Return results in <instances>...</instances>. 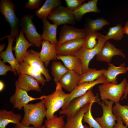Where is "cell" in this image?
Segmentation results:
<instances>
[{
	"instance_id": "cell-15",
	"label": "cell",
	"mask_w": 128,
	"mask_h": 128,
	"mask_svg": "<svg viewBox=\"0 0 128 128\" xmlns=\"http://www.w3.org/2000/svg\"><path fill=\"white\" fill-rule=\"evenodd\" d=\"M119 55L125 58V55L120 49L117 48L108 40L106 41L102 49L96 55L97 60L110 63L112 57Z\"/></svg>"
},
{
	"instance_id": "cell-12",
	"label": "cell",
	"mask_w": 128,
	"mask_h": 128,
	"mask_svg": "<svg viewBox=\"0 0 128 128\" xmlns=\"http://www.w3.org/2000/svg\"><path fill=\"white\" fill-rule=\"evenodd\" d=\"M24 62L41 73L45 76L46 82H49L51 80L49 70L45 67L44 63L40 59L39 52L37 51L29 50L24 58Z\"/></svg>"
},
{
	"instance_id": "cell-16",
	"label": "cell",
	"mask_w": 128,
	"mask_h": 128,
	"mask_svg": "<svg viewBox=\"0 0 128 128\" xmlns=\"http://www.w3.org/2000/svg\"><path fill=\"white\" fill-rule=\"evenodd\" d=\"M34 46L26 39L23 32L20 29L19 35L16 38L15 45L12 48L14 51L16 58L19 64L24 62L28 48Z\"/></svg>"
},
{
	"instance_id": "cell-8",
	"label": "cell",
	"mask_w": 128,
	"mask_h": 128,
	"mask_svg": "<svg viewBox=\"0 0 128 128\" xmlns=\"http://www.w3.org/2000/svg\"><path fill=\"white\" fill-rule=\"evenodd\" d=\"M107 83L109 82L106 78L103 75L94 81L84 82L78 85L72 91L68 94L61 109L66 108L73 99L83 95L96 85Z\"/></svg>"
},
{
	"instance_id": "cell-45",
	"label": "cell",
	"mask_w": 128,
	"mask_h": 128,
	"mask_svg": "<svg viewBox=\"0 0 128 128\" xmlns=\"http://www.w3.org/2000/svg\"><path fill=\"white\" fill-rule=\"evenodd\" d=\"M6 46V45L4 44H2L0 45V52L1 53L2 51L4 48Z\"/></svg>"
},
{
	"instance_id": "cell-47",
	"label": "cell",
	"mask_w": 128,
	"mask_h": 128,
	"mask_svg": "<svg viewBox=\"0 0 128 128\" xmlns=\"http://www.w3.org/2000/svg\"></svg>"
},
{
	"instance_id": "cell-2",
	"label": "cell",
	"mask_w": 128,
	"mask_h": 128,
	"mask_svg": "<svg viewBox=\"0 0 128 128\" xmlns=\"http://www.w3.org/2000/svg\"><path fill=\"white\" fill-rule=\"evenodd\" d=\"M68 94L65 93L59 82L56 84L55 91L45 96L43 99L46 110V117L49 120L53 118L54 114L63 106Z\"/></svg>"
},
{
	"instance_id": "cell-44",
	"label": "cell",
	"mask_w": 128,
	"mask_h": 128,
	"mask_svg": "<svg viewBox=\"0 0 128 128\" xmlns=\"http://www.w3.org/2000/svg\"><path fill=\"white\" fill-rule=\"evenodd\" d=\"M4 87V82L1 81H0V91H1L3 89Z\"/></svg>"
},
{
	"instance_id": "cell-37",
	"label": "cell",
	"mask_w": 128,
	"mask_h": 128,
	"mask_svg": "<svg viewBox=\"0 0 128 128\" xmlns=\"http://www.w3.org/2000/svg\"><path fill=\"white\" fill-rule=\"evenodd\" d=\"M67 8L73 11L81 5L84 0H65Z\"/></svg>"
},
{
	"instance_id": "cell-3",
	"label": "cell",
	"mask_w": 128,
	"mask_h": 128,
	"mask_svg": "<svg viewBox=\"0 0 128 128\" xmlns=\"http://www.w3.org/2000/svg\"><path fill=\"white\" fill-rule=\"evenodd\" d=\"M14 5L10 0H1L0 2V11L6 21L9 24L11 29L10 34L0 38V41L9 37L16 38L19 33L20 20L17 17L14 11Z\"/></svg>"
},
{
	"instance_id": "cell-6",
	"label": "cell",
	"mask_w": 128,
	"mask_h": 128,
	"mask_svg": "<svg viewBox=\"0 0 128 128\" xmlns=\"http://www.w3.org/2000/svg\"><path fill=\"white\" fill-rule=\"evenodd\" d=\"M104 35L100 34L97 38V42L95 46L91 49H87L83 46L74 55L80 60L82 66V73L89 69V62L93 57L100 51L106 41Z\"/></svg>"
},
{
	"instance_id": "cell-21",
	"label": "cell",
	"mask_w": 128,
	"mask_h": 128,
	"mask_svg": "<svg viewBox=\"0 0 128 128\" xmlns=\"http://www.w3.org/2000/svg\"><path fill=\"white\" fill-rule=\"evenodd\" d=\"M57 59L61 60L69 70L80 75L82 73V66L80 59L74 55H57Z\"/></svg>"
},
{
	"instance_id": "cell-11",
	"label": "cell",
	"mask_w": 128,
	"mask_h": 128,
	"mask_svg": "<svg viewBox=\"0 0 128 128\" xmlns=\"http://www.w3.org/2000/svg\"><path fill=\"white\" fill-rule=\"evenodd\" d=\"M15 93L10 98V101L13 106V108H17L21 110L31 101L44 98L45 95L38 98L32 97L28 95L27 92L19 88L17 81L15 82Z\"/></svg>"
},
{
	"instance_id": "cell-7",
	"label": "cell",
	"mask_w": 128,
	"mask_h": 128,
	"mask_svg": "<svg viewBox=\"0 0 128 128\" xmlns=\"http://www.w3.org/2000/svg\"><path fill=\"white\" fill-rule=\"evenodd\" d=\"M33 18L32 15L23 16L20 20V29L25 34L29 42L40 48L42 41L41 35L37 32L32 22Z\"/></svg>"
},
{
	"instance_id": "cell-30",
	"label": "cell",
	"mask_w": 128,
	"mask_h": 128,
	"mask_svg": "<svg viewBox=\"0 0 128 128\" xmlns=\"http://www.w3.org/2000/svg\"><path fill=\"white\" fill-rule=\"evenodd\" d=\"M106 70L105 69L96 70L89 68L87 71L82 73L80 75V79L78 85L84 82H92L96 80L103 75Z\"/></svg>"
},
{
	"instance_id": "cell-18",
	"label": "cell",
	"mask_w": 128,
	"mask_h": 128,
	"mask_svg": "<svg viewBox=\"0 0 128 128\" xmlns=\"http://www.w3.org/2000/svg\"><path fill=\"white\" fill-rule=\"evenodd\" d=\"M42 48L39 55L41 60L44 63L46 68L47 67L51 60H56L57 55L56 45L47 41H42Z\"/></svg>"
},
{
	"instance_id": "cell-36",
	"label": "cell",
	"mask_w": 128,
	"mask_h": 128,
	"mask_svg": "<svg viewBox=\"0 0 128 128\" xmlns=\"http://www.w3.org/2000/svg\"><path fill=\"white\" fill-rule=\"evenodd\" d=\"M100 34L97 32L87 33L86 42L83 46L89 49L94 48L97 43L96 39Z\"/></svg>"
},
{
	"instance_id": "cell-43",
	"label": "cell",
	"mask_w": 128,
	"mask_h": 128,
	"mask_svg": "<svg viewBox=\"0 0 128 128\" xmlns=\"http://www.w3.org/2000/svg\"><path fill=\"white\" fill-rule=\"evenodd\" d=\"M123 28V33L128 35V21H127L125 25Z\"/></svg>"
},
{
	"instance_id": "cell-28",
	"label": "cell",
	"mask_w": 128,
	"mask_h": 128,
	"mask_svg": "<svg viewBox=\"0 0 128 128\" xmlns=\"http://www.w3.org/2000/svg\"><path fill=\"white\" fill-rule=\"evenodd\" d=\"M19 71L21 73L27 75L34 78L39 84L43 86L45 85L46 82L41 73L24 62L20 63Z\"/></svg>"
},
{
	"instance_id": "cell-38",
	"label": "cell",
	"mask_w": 128,
	"mask_h": 128,
	"mask_svg": "<svg viewBox=\"0 0 128 128\" xmlns=\"http://www.w3.org/2000/svg\"><path fill=\"white\" fill-rule=\"evenodd\" d=\"M43 1L41 0H29L28 2L26 4L25 8L31 9H38L42 4Z\"/></svg>"
},
{
	"instance_id": "cell-24",
	"label": "cell",
	"mask_w": 128,
	"mask_h": 128,
	"mask_svg": "<svg viewBox=\"0 0 128 128\" xmlns=\"http://www.w3.org/2000/svg\"><path fill=\"white\" fill-rule=\"evenodd\" d=\"M98 0H92L84 3L78 8L73 11L75 19L79 20L86 14L90 12L99 13L100 10L98 8L97 4Z\"/></svg>"
},
{
	"instance_id": "cell-31",
	"label": "cell",
	"mask_w": 128,
	"mask_h": 128,
	"mask_svg": "<svg viewBox=\"0 0 128 128\" xmlns=\"http://www.w3.org/2000/svg\"><path fill=\"white\" fill-rule=\"evenodd\" d=\"M110 24V23L106 19L99 18L90 20L84 29L87 33L97 32L101 30L104 26Z\"/></svg>"
},
{
	"instance_id": "cell-5",
	"label": "cell",
	"mask_w": 128,
	"mask_h": 128,
	"mask_svg": "<svg viewBox=\"0 0 128 128\" xmlns=\"http://www.w3.org/2000/svg\"><path fill=\"white\" fill-rule=\"evenodd\" d=\"M92 88L89 90L82 96L73 99L67 107L59 111V114L71 117L76 114L79 110L85 105L96 101V97L92 91Z\"/></svg>"
},
{
	"instance_id": "cell-41",
	"label": "cell",
	"mask_w": 128,
	"mask_h": 128,
	"mask_svg": "<svg viewBox=\"0 0 128 128\" xmlns=\"http://www.w3.org/2000/svg\"><path fill=\"white\" fill-rule=\"evenodd\" d=\"M14 128H35L34 127H31L29 126H27L22 125L21 124L20 122L18 124L16 125L14 127ZM40 128H46V127L45 125H43Z\"/></svg>"
},
{
	"instance_id": "cell-19",
	"label": "cell",
	"mask_w": 128,
	"mask_h": 128,
	"mask_svg": "<svg viewBox=\"0 0 128 128\" xmlns=\"http://www.w3.org/2000/svg\"><path fill=\"white\" fill-rule=\"evenodd\" d=\"M17 82L19 88L26 91H34L40 92L41 91L39 83L32 76L20 73Z\"/></svg>"
},
{
	"instance_id": "cell-22",
	"label": "cell",
	"mask_w": 128,
	"mask_h": 128,
	"mask_svg": "<svg viewBox=\"0 0 128 128\" xmlns=\"http://www.w3.org/2000/svg\"><path fill=\"white\" fill-rule=\"evenodd\" d=\"M90 105V104L84 106L73 116L67 117L66 121L63 128H85L82 122L83 117L88 110Z\"/></svg>"
},
{
	"instance_id": "cell-20",
	"label": "cell",
	"mask_w": 128,
	"mask_h": 128,
	"mask_svg": "<svg viewBox=\"0 0 128 128\" xmlns=\"http://www.w3.org/2000/svg\"><path fill=\"white\" fill-rule=\"evenodd\" d=\"M42 21L43 32L41 35V37L42 41H48L51 44L56 45L58 42L56 37L58 26L50 23L47 18L42 19Z\"/></svg>"
},
{
	"instance_id": "cell-40",
	"label": "cell",
	"mask_w": 128,
	"mask_h": 128,
	"mask_svg": "<svg viewBox=\"0 0 128 128\" xmlns=\"http://www.w3.org/2000/svg\"><path fill=\"white\" fill-rule=\"evenodd\" d=\"M117 122L114 128H128L123 124L121 119L119 117H117Z\"/></svg>"
},
{
	"instance_id": "cell-46",
	"label": "cell",
	"mask_w": 128,
	"mask_h": 128,
	"mask_svg": "<svg viewBox=\"0 0 128 128\" xmlns=\"http://www.w3.org/2000/svg\"><path fill=\"white\" fill-rule=\"evenodd\" d=\"M85 128H93L91 127H90L89 126H88L87 125H84Z\"/></svg>"
},
{
	"instance_id": "cell-27",
	"label": "cell",
	"mask_w": 128,
	"mask_h": 128,
	"mask_svg": "<svg viewBox=\"0 0 128 128\" xmlns=\"http://www.w3.org/2000/svg\"><path fill=\"white\" fill-rule=\"evenodd\" d=\"M61 3V0H46L35 13L38 18L42 19L47 18L53 11L60 5Z\"/></svg>"
},
{
	"instance_id": "cell-35",
	"label": "cell",
	"mask_w": 128,
	"mask_h": 128,
	"mask_svg": "<svg viewBox=\"0 0 128 128\" xmlns=\"http://www.w3.org/2000/svg\"><path fill=\"white\" fill-rule=\"evenodd\" d=\"M64 116L57 117L55 115L51 119L46 120L45 126L46 128H63L65 124L64 117Z\"/></svg>"
},
{
	"instance_id": "cell-42",
	"label": "cell",
	"mask_w": 128,
	"mask_h": 128,
	"mask_svg": "<svg viewBox=\"0 0 128 128\" xmlns=\"http://www.w3.org/2000/svg\"><path fill=\"white\" fill-rule=\"evenodd\" d=\"M127 71H128V66L126 67ZM128 95V82L127 83L126 88L124 92L123 96L121 99V100H122L123 99H126L127 98V96Z\"/></svg>"
},
{
	"instance_id": "cell-14",
	"label": "cell",
	"mask_w": 128,
	"mask_h": 128,
	"mask_svg": "<svg viewBox=\"0 0 128 128\" xmlns=\"http://www.w3.org/2000/svg\"><path fill=\"white\" fill-rule=\"evenodd\" d=\"M86 41L85 38L76 39L56 46L57 55L75 56V54L84 46Z\"/></svg>"
},
{
	"instance_id": "cell-17",
	"label": "cell",
	"mask_w": 128,
	"mask_h": 128,
	"mask_svg": "<svg viewBox=\"0 0 128 128\" xmlns=\"http://www.w3.org/2000/svg\"><path fill=\"white\" fill-rule=\"evenodd\" d=\"M7 38L8 41V46L5 51L0 53V58L2 59L4 63L7 62L10 64L14 70V74L16 76L20 73L19 71L20 64L14 57L12 52V44L15 38L11 36Z\"/></svg>"
},
{
	"instance_id": "cell-23",
	"label": "cell",
	"mask_w": 128,
	"mask_h": 128,
	"mask_svg": "<svg viewBox=\"0 0 128 128\" xmlns=\"http://www.w3.org/2000/svg\"><path fill=\"white\" fill-rule=\"evenodd\" d=\"M80 79V75L73 71L69 70L62 77L59 82L62 88L70 92L78 85Z\"/></svg>"
},
{
	"instance_id": "cell-33",
	"label": "cell",
	"mask_w": 128,
	"mask_h": 128,
	"mask_svg": "<svg viewBox=\"0 0 128 128\" xmlns=\"http://www.w3.org/2000/svg\"><path fill=\"white\" fill-rule=\"evenodd\" d=\"M123 28L121 24L118 23L115 26L110 27L107 34L104 36L106 41L110 39L120 40L123 37Z\"/></svg>"
},
{
	"instance_id": "cell-10",
	"label": "cell",
	"mask_w": 128,
	"mask_h": 128,
	"mask_svg": "<svg viewBox=\"0 0 128 128\" xmlns=\"http://www.w3.org/2000/svg\"><path fill=\"white\" fill-rule=\"evenodd\" d=\"M47 18L58 26L65 24H73L75 23L73 11L61 5L56 8Z\"/></svg>"
},
{
	"instance_id": "cell-34",
	"label": "cell",
	"mask_w": 128,
	"mask_h": 128,
	"mask_svg": "<svg viewBox=\"0 0 128 128\" xmlns=\"http://www.w3.org/2000/svg\"><path fill=\"white\" fill-rule=\"evenodd\" d=\"M95 101H93L90 104L89 109L84 114L83 120L84 123H87L89 126L93 128H102L98 122L94 119L91 113V108Z\"/></svg>"
},
{
	"instance_id": "cell-32",
	"label": "cell",
	"mask_w": 128,
	"mask_h": 128,
	"mask_svg": "<svg viewBox=\"0 0 128 128\" xmlns=\"http://www.w3.org/2000/svg\"><path fill=\"white\" fill-rule=\"evenodd\" d=\"M112 110L116 116L119 118L125 126L128 127V105H122L119 103H115Z\"/></svg>"
},
{
	"instance_id": "cell-39",
	"label": "cell",
	"mask_w": 128,
	"mask_h": 128,
	"mask_svg": "<svg viewBox=\"0 0 128 128\" xmlns=\"http://www.w3.org/2000/svg\"><path fill=\"white\" fill-rule=\"evenodd\" d=\"M10 71L14 72V70L10 66H8L5 65L0 59V76L6 75L7 72Z\"/></svg>"
},
{
	"instance_id": "cell-29",
	"label": "cell",
	"mask_w": 128,
	"mask_h": 128,
	"mask_svg": "<svg viewBox=\"0 0 128 128\" xmlns=\"http://www.w3.org/2000/svg\"><path fill=\"white\" fill-rule=\"evenodd\" d=\"M51 69V74L56 84L69 70L59 61H53Z\"/></svg>"
},
{
	"instance_id": "cell-25",
	"label": "cell",
	"mask_w": 128,
	"mask_h": 128,
	"mask_svg": "<svg viewBox=\"0 0 128 128\" xmlns=\"http://www.w3.org/2000/svg\"><path fill=\"white\" fill-rule=\"evenodd\" d=\"M22 118L21 115L15 114L13 110L7 111L3 109L0 110V128H6L9 123L17 125L19 123Z\"/></svg>"
},
{
	"instance_id": "cell-13",
	"label": "cell",
	"mask_w": 128,
	"mask_h": 128,
	"mask_svg": "<svg viewBox=\"0 0 128 128\" xmlns=\"http://www.w3.org/2000/svg\"><path fill=\"white\" fill-rule=\"evenodd\" d=\"M87 32L83 29H78L64 25L62 27L57 46L71 40L85 38Z\"/></svg>"
},
{
	"instance_id": "cell-1",
	"label": "cell",
	"mask_w": 128,
	"mask_h": 128,
	"mask_svg": "<svg viewBox=\"0 0 128 128\" xmlns=\"http://www.w3.org/2000/svg\"><path fill=\"white\" fill-rule=\"evenodd\" d=\"M24 115L20 123L28 127L31 124L35 128H40L46 114V110L43 99L33 104H28L23 108Z\"/></svg>"
},
{
	"instance_id": "cell-26",
	"label": "cell",
	"mask_w": 128,
	"mask_h": 128,
	"mask_svg": "<svg viewBox=\"0 0 128 128\" xmlns=\"http://www.w3.org/2000/svg\"><path fill=\"white\" fill-rule=\"evenodd\" d=\"M108 69L103 75L106 78L108 82L118 84L117 76L120 74H125L127 71L125 66V63H123L118 67L110 63H108Z\"/></svg>"
},
{
	"instance_id": "cell-4",
	"label": "cell",
	"mask_w": 128,
	"mask_h": 128,
	"mask_svg": "<svg viewBox=\"0 0 128 128\" xmlns=\"http://www.w3.org/2000/svg\"><path fill=\"white\" fill-rule=\"evenodd\" d=\"M124 78L119 84L107 83L98 86L100 99L103 101L109 100L115 103L119 102L126 90L127 84Z\"/></svg>"
},
{
	"instance_id": "cell-9",
	"label": "cell",
	"mask_w": 128,
	"mask_h": 128,
	"mask_svg": "<svg viewBox=\"0 0 128 128\" xmlns=\"http://www.w3.org/2000/svg\"><path fill=\"white\" fill-rule=\"evenodd\" d=\"M98 102L102 108L103 114L101 117L96 118L95 119L102 128H114L117 119L112 110L114 102L106 100L101 102L98 101Z\"/></svg>"
}]
</instances>
